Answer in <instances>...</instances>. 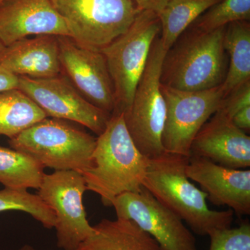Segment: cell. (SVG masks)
I'll return each mask as SVG.
<instances>
[{"instance_id":"1","label":"cell","mask_w":250,"mask_h":250,"mask_svg":"<svg viewBox=\"0 0 250 250\" xmlns=\"http://www.w3.org/2000/svg\"><path fill=\"white\" fill-rule=\"evenodd\" d=\"M149 159L141 154L126 129L123 113H114L96 139L91 166L83 172L87 190L95 192L106 207L126 192L143 187Z\"/></svg>"},{"instance_id":"2","label":"cell","mask_w":250,"mask_h":250,"mask_svg":"<svg viewBox=\"0 0 250 250\" xmlns=\"http://www.w3.org/2000/svg\"><path fill=\"white\" fill-rule=\"evenodd\" d=\"M188 159L166 152L149 159L143 187L197 234L208 236L214 230L231 228L234 212L208 208L207 193L188 177Z\"/></svg>"},{"instance_id":"3","label":"cell","mask_w":250,"mask_h":250,"mask_svg":"<svg viewBox=\"0 0 250 250\" xmlns=\"http://www.w3.org/2000/svg\"><path fill=\"white\" fill-rule=\"evenodd\" d=\"M226 27L211 31L192 27L184 31L166 52L161 84L185 91L208 90L223 84L229 65L223 45Z\"/></svg>"},{"instance_id":"4","label":"cell","mask_w":250,"mask_h":250,"mask_svg":"<svg viewBox=\"0 0 250 250\" xmlns=\"http://www.w3.org/2000/svg\"><path fill=\"white\" fill-rule=\"evenodd\" d=\"M96 139L63 120L47 117L9 139V144L44 167L82 174L91 166Z\"/></svg>"},{"instance_id":"5","label":"cell","mask_w":250,"mask_h":250,"mask_svg":"<svg viewBox=\"0 0 250 250\" xmlns=\"http://www.w3.org/2000/svg\"><path fill=\"white\" fill-rule=\"evenodd\" d=\"M166 53L160 36H157L153 42L131 104L123 113L126 129L135 146L149 159L166 152L161 141L166 121V102L160 82Z\"/></svg>"},{"instance_id":"6","label":"cell","mask_w":250,"mask_h":250,"mask_svg":"<svg viewBox=\"0 0 250 250\" xmlns=\"http://www.w3.org/2000/svg\"><path fill=\"white\" fill-rule=\"evenodd\" d=\"M160 20L152 11H141L127 31L101 50L114 86L116 109L129 107L147 64L153 42L161 34Z\"/></svg>"},{"instance_id":"7","label":"cell","mask_w":250,"mask_h":250,"mask_svg":"<svg viewBox=\"0 0 250 250\" xmlns=\"http://www.w3.org/2000/svg\"><path fill=\"white\" fill-rule=\"evenodd\" d=\"M70 38L101 51L127 31L141 12L133 0H50Z\"/></svg>"},{"instance_id":"8","label":"cell","mask_w":250,"mask_h":250,"mask_svg":"<svg viewBox=\"0 0 250 250\" xmlns=\"http://www.w3.org/2000/svg\"><path fill=\"white\" fill-rule=\"evenodd\" d=\"M85 190L83 175L72 170L45 174L38 189L37 195L55 215L54 228L57 246L61 249L75 250L95 233L83 205Z\"/></svg>"},{"instance_id":"9","label":"cell","mask_w":250,"mask_h":250,"mask_svg":"<svg viewBox=\"0 0 250 250\" xmlns=\"http://www.w3.org/2000/svg\"><path fill=\"white\" fill-rule=\"evenodd\" d=\"M166 102L163 147L166 152L190 157L192 141L223 103L221 85L200 91L174 89L161 84Z\"/></svg>"},{"instance_id":"10","label":"cell","mask_w":250,"mask_h":250,"mask_svg":"<svg viewBox=\"0 0 250 250\" xmlns=\"http://www.w3.org/2000/svg\"><path fill=\"white\" fill-rule=\"evenodd\" d=\"M117 218L134 222L154 238L162 250H197L190 230L172 210L144 187L139 192H126L112 202Z\"/></svg>"},{"instance_id":"11","label":"cell","mask_w":250,"mask_h":250,"mask_svg":"<svg viewBox=\"0 0 250 250\" xmlns=\"http://www.w3.org/2000/svg\"><path fill=\"white\" fill-rule=\"evenodd\" d=\"M21 90L45 113L46 116L75 122L100 135L111 115L85 100L62 75L45 79L19 77Z\"/></svg>"},{"instance_id":"12","label":"cell","mask_w":250,"mask_h":250,"mask_svg":"<svg viewBox=\"0 0 250 250\" xmlns=\"http://www.w3.org/2000/svg\"><path fill=\"white\" fill-rule=\"evenodd\" d=\"M59 45L62 74L85 100L113 114L114 86L101 51L87 48L65 36H59Z\"/></svg>"},{"instance_id":"13","label":"cell","mask_w":250,"mask_h":250,"mask_svg":"<svg viewBox=\"0 0 250 250\" xmlns=\"http://www.w3.org/2000/svg\"><path fill=\"white\" fill-rule=\"evenodd\" d=\"M186 172L213 205L226 206L238 215L250 214V169L230 168L190 156Z\"/></svg>"},{"instance_id":"14","label":"cell","mask_w":250,"mask_h":250,"mask_svg":"<svg viewBox=\"0 0 250 250\" xmlns=\"http://www.w3.org/2000/svg\"><path fill=\"white\" fill-rule=\"evenodd\" d=\"M70 37L50 0H4L0 4V41L4 46L31 36Z\"/></svg>"},{"instance_id":"15","label":"cell","mask_w":250,"mask_h":250,"mask_svg":"<svg viewBox=\"0 0 250 250\" xmlns=\"http://www.w3.org/2000/svg\"><path fill=\"white\" fill-rule=\"evenodd\" d=\"M190 156L230 168L248 169L250 137L218 110L197 133L190 147Z\"/></svg>"},{"instance_id":"16","label":"cell","mask_w":250,"mask_h":250,"mask_svg":"<svg viewBox=\"0 0 250 250\" xmlns=\"http://www.w3.org/2000/svg\"><path fill=\"white\" fill-rule=\"evenodd\" d=\"M0 66L18 77L45 79L62 75L59 36H36L5 46Z\"/></svg>"},{"instance_id":"17","label":"cell","mask_w":250,"mask_h":250,"mask_svg":"<svg viewBox=\"0 0 250 250\" xmlns=\"http://www.w3.org/2000/svg\"><path fill=\"white\" fill-rule=\"evenodd\" d=\"M93 227L94 234L75 250H162L149 233L131 220L103 219Z\"/></svg>"},{"instance_id":"18","label":"cell","mask_w":250,"mask_h":250,"mask_svg":"<svg viewBox=\"0 0 250 250\" xmlns=\"http://www.w3.org/2000/svg\"><path fill=\"white\" fill-rule=\"evenodd\" d=\"M229 60L226 77L221 84L224 97L250 81V24L238 21L228 24L223 40Z\"/></svg>"},{"instance_id":"19","label":"cell","mask_w":250,"mask_h":250,"mask_svg":"<svg viewBox=\"0 0 250 250\" xmlns=\"http://www.w3.org/2000/svg\"><path fill=\"white\" fill-rule=\"evenodd\" d=\"M45 118V113L21 90L0 93V136L13 139Z\"/></svg>"},{"instance_id":"20","label":"cell","mask_w":250,"mask_h":250,"mask_svg":"<svg viewBox=\"0 0 250 250\" xmlns=\"http://www.w3.org/2000/svg\"><path fill=\"white\" fill-rule=\"evenodd\" d=\"M222 0H169L158 15L160 39L166 52L192 23Z\"/></svg>"},{"instance_id":"21","label":"cell","mask_w":250,"mask_h":250,"mask_svg":"<svg viewBox=\"0 0 250 250\" xmlns=\"http://www.w3.org/2000/svg\"><path fill=\"white\" fill-rule=\"evenodd\" d=\"M43 166L30 156L0 146V184L12 189H39L45 172Z\"/></svg>"},{"instance_id":"22","label":"cell","mask_w":250,"mask_h":250,"mask_svg":"<svg viewBox=\"0 0 250 250\" xmlns=\"http://www.w3.org/2000/svg\"><path fill=\"white\" fill-rule=\"evenodd\" d=\"M19 210L31 215L46 229H53L56 218L54 212L38 195L24 189L4 188L0 190V213Z\"/></svg>"},{"instance_id":"23","label":"cell","mask_w":250,"mask_h":250,"mask_svg":"<svg viewBox=\"0 0 250 250\" xmlns=\"http://www.w3.org/2000/svg\"><path fill=\"white\" fill-rule=\"evenodd\" d=\"M250 20V0H222L194 22L193 27L211 31L230 23Z\"/></svg>"},{"instance_id":"24","label":"cell","mask_w":250,"mask_h":250,"mask_svg":"<svg viewBox=\"0 0 250 250\" xmlns=\"http://www.w3.org/2000/svg\"><path fill=\"white\" fill-rule=\"evenodd\" d=\"M209 250H250V224L241 223L238 228L216 229L208 235Z\"/></svg>"},{"instance_id":"25","label":"cell","mask_w":250,"mask_h":250,"mask_svg":"<svg viewBox=\"0 0 250 250\" xmlns=\"http://www.w3.org/2000/svg\"><path fill=\"white\" fill-rule=\"evenodd\" d=\"M250 106V81L224 98L219 111L231 120L238 112Z\"/></svg>"},{"instance_id":"26","label":"cell","mask_w":250,"mask_h":250,"mask_svg":"<svg viewBox=\"0 0 250 250\" xmlns=\"http://www.w3.org/2000/svg\"><path fill=\"white\" fill-rule=\"evenodd\" d=\"M19 77L16 76L0 66V93L13 89H18Z\"/></svg>"},{"instance_id":"27","label":"cell","mask_w":250,"mask_h":250,"mask_svg":"<svg viewBox=\"0 0 250 250\" xmlns=\"http://www.w3.org/2000/svg\"><path fill=\"white\" fill-rule=\"evenodd\" d=\"M140 11H152L160 14L169 0H133Z\"/></svg>"},{"instance_id":"28","label":"cell","mask_w":250,"mask_h":250,"mask_svg":"<svg viewBox=\"0 0 250 250\" xmlns=\"http://www.w3.org/2000/svg\"><path fill=\"white\" fill-rule=\"evenodd\" d=\"M233 124L238 129L243 131H249L250 129V106L243 108V110L238 112L234 116L231 118Z\"/></svg>"},{"instance_id":"29","label":"cell","mask_w":250,"mask_h":250,"mask_svg":"<svg viewBox=\"0 0 250 250\" xmlns=\"http://www.w3.org/2000/svg\"><path fill=\"white\" fill-rule=\"evenodd\" d=\"M18 250H36L35 248H33L32 246H29V245H24L22 248H20Z\"/></svg>"},{"instance_id":"30","label":"cell","mask_w":250,"mask_h":250,"mask_svg":"<svg viewBox=\"0 0 250 250\" xmlns=\"http://www.w3.org/2000/svg\"><path fill=\"white\" fill-rule=\"evenodd\" d=\"M5 46L3 45L2 42L0 41V54L1 53V52H2L3 49H4Z\"/></svg>"},{"instance_id":"31","label":"cell","mask_w":250,"mask_h":250,"mask_svg":"<svg viewBox=\"0 0 250 250\" xmlns=\"http://www.w3.org/2000/svg\"><path fill=\"white\" fill-rule=\"evenodd\" d=\"M4 1V0H0V4H1V3H2L3 1Z\"/></svg>"}]
</instances>
